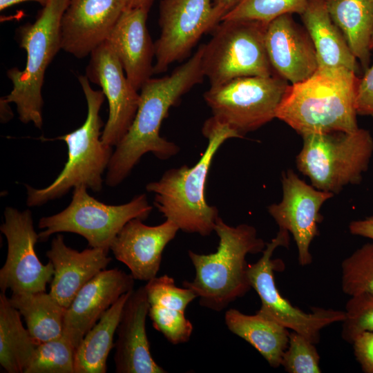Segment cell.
I'll use <instances>...</instances> for the list:
<instances>
[{"mask_svg": "<svg viewBox=\"0 0 373 373\" xmlns=\"http://www.w3.org/2000/svg\"><path fill=\"white\" fill-rule=\"evenodd\" d=\"M203 50L204 44L171 75L151 78L143 84L135 117L115 146L106 169V185L114 187L119 184L147 153L160 160H168L179 152L178 145L160 136V129L170 108L195 85L203 82Z\"/></svg>", "mask_w": 373, "mask_h": 373, "instance_id": "6da1fadb", "label": "cell"}, {"mask_svg": "<svg viewBox=\"0 0 373 373\" xmlns=\"http://www.w3.org/2000/svg\"><path fill=\"white\" fill-rule=\"evenodd\" d=\"M358 82L352 70L318 68L307 79L289 85L276 118L301 135L356 131Z\"/></svg>", "mask_w": 373, "mask_h": 373, "instance_id": "7a4b0ae2", "label": "cell"}, {"mask_svg": "<svg viewBox=\"0 0 373 373\" xmlns=\"http://www.w3.org/2000/svg\"><path fill=\"white\" fill-rule=\"evenodd\" d=\"M202 133L208 144L200 160L191 168L183 165L168 169L158 180L147 184L146 189L154 193L157 210L179 230L207 236L214 231L219 217L218 209L208 204L204 196L211 162L226 140L240 137L213 117L205 121Z\"/></svg>", "mask_w": 373, "mask_h": 373, "instance_id": "3957f363", "label": "cell"}, {"mask_svg": "<svg viewBox=\"0 0 373 373\" xmlns=\"http://www.w3.org/2000/svg\"><path fill=\"white\" fill-rule=\"evenodd\" d=\"M214 231L219 239L216 252L188 251L195 274L192 281H184L183 287L194 291L201 306L221 312L251 288L246 256L262 253L267 244L253 226H230L220 216Z\"/></svg>", "mask_w": 373, "mask_h": 373, "instance_id": "277c9868", "label": "cell"}, {"mask_svg": "<svg viewBox=\"0 0 373 373\" xmlns=\"http://www.w3.org/2000/svg\"><path fill=\"white\" fill-rule=\"evenodd\" d=\"M87 104V116L84 124L71 133L55 140L65 142L68 160L64 169L48 186L35 189L26 185L28 207L41 206L59 198L69 190L84 185L95 192L102 189L103 173L113 155V146L104 144L101 129L104 126L99 115L105 95L94 90L86 75L78 77Z\"/></svg>", "mask_w": 373, "mask_h": 373, "instance_id": "5b68a950", "label": "cell"}, {"mask_svg": "<svg viewBox=\"0 0 373 373\" xmlns=\"http://www.w3.org/2000/svg\"><path fill=\"white\" fill-rule=\"evenodd\" d=\"M69 1L48 0L34 23L19 28V45L26 52V65L23 70L15 67L7 72L12 89L3 99L16 104L21 122H32L38 128L43 126L45 72L61 49V22Z\"/></svg>", "mask_w": 373, "mask_h": 373, "instance_id": "8992f818", "label": "cell"}, {"mask_svg": "<svg viewBox=\"0 0 373 373\" xmlns=\"http://www.w3.org/2000/svg\"><path fill=\"white\" fill-rule=\"evenodd\" d=\"M302 136L297 168L314 187L334 193L345 185L361 181L373 154V138L369 131L358 128L352 132Z\"/></svg>", "mask_w": 373, "mask_h": 373, "instance_id": "52a82bcc", "label": "cell"}, {"mask_svg": "<svg viewBox=\"0 0 373 373\" xmlns=\"http://www.w3.org/2000/svg\"><path fill=\"white\" fill-rule=\"evenodd\" d=\"M84 185L73 189L72 200L61 212L41 218L38 227L40 241L60 232H70L83 236L93 248L110 250L111 244L124 226L133 218L146 220L153 207L145 194L130 202L110 205L90 196Z\"/></svg>", "mask_w": 373, "mask_h": 373, "instance_id": "ba28073f", "label": "cell"}, {"mask_svg": "<svg viewBox=\"0 0 373 373\" xmlns=\"http://www.w3.org/2000/svg\"><path fill=\"white\" fill-rule=\"evenodd\" d=\"M268 23L251 20L222 21L204 44L202 68L211 86L247 76L275 73L265 46Z\"/></svg>", "mask_w": 373, "mask_h": 373, "instance_id": "9c48e42d", "label": "cell"}, {"mask_svg": "<svg viewBox=\"0 0 373 373\" xmlns=\"http://www.w3.org/2000/svg\"><path fill=\"white\" fill-rule=\"evenodd\" d=\"M289 85L276 74L240 77L210 86L203 96L212 117L243 137L276 118Z\"/></svg>", "mask_w": 373, "mask_h": 373, "instance_id": "30bf717a", "label": "cell"}, {"mask_svg": "<svg viewBox=\"0 0 373 373\" xmlns=\"http://www.w3.org/2000/svg\"><path fill=\"white\" fill-rule=\"evenodd\" d=\"M289 232L279 229L276 236L267 243L260 259L248 266V276L261 300L258 313L269 317L287 329L305 336L316 344L320 340V332L324 327L336 322H343L345 311L315 307L306 313L294 307L278 291L275 283L274 261L271 257L275 249L287 247L289 242Z\"/></svg>", "mask_w": 373, "mask_h": 373, "instance_id": "8fae6325", "label": "cell"}, {"mask_svg": "<svg viewBox=\"0 0 373 373\" xmlns=\"http://www.w3.org/2000/svg\"><path fill=\"white\" fill-rule=\"evenodd\" d=\"M0 227L7 240L6 262L0 269V289L12 294L46 291L52 281L54 267L50 261L44 265L35 251L39 234L35 230L32 212L8 207Z\"/></svg>", "mask_w": 373, "mask_h": 373, "instance_id": "7c38bea8", "label": "cell"}, {"mask_svg": "<svg viewBox=\"0 0 373 373\" xmlns=\"http://www.w3.org/2000/svg\"><path fill=\"white\" fill-rule=\"evenodd\" d=\"M211 0H162L159 38L154 43V74L186 57L202 35L213 30Z\"/></svg>", "mask_w": 373, "mask_h": 373, "instance_id": "4fadbf2b", "label": "cell"}, {"mask_svg": "<svg viewBox=\"0 0 373 373\" xmlns=\"http://www.w3.org/2000/svg\"><path fill=\"white\" fill-rule=\"evenodd\" d=\"M90 55L86 76L102 88L108 102V117L101 140L106 145L115 146L132 124L140 103V93L128 80L118 57L106 40Z\"/></svg>", "mask_w": 373, "mask_h": 373, "instance_id": "5bb4252c", "label": "cell"}, {"mask_svg": "<svg viewBox=\"0 0 373 373\" xmlns=\"http://www.w3.org/2000/svg\"><path fill=\"white\" fill-rule=\"evenodd\" d=\"M282 188V200L269 205L268 212L279 229L292 234L298 262L301 266H307L312 261L309 249L318 233L321 208L334 193L309 185L291 170L283 173Z\"/></svg>", "mask_w": 373, "mask_h": 373, "instance_id": "9a60e30c", "label": "cell"}, {"mask_svg": "<svg viewBox=\"0 0 373 373\" xmlns=\"http://www.w3.org/2000/svg\"><path fill=\"white\" fill-rule=\"evenodd\" d=\"M126 0H70L61 22V49L78 59L104 42Z\"/></svg>", "mask_w": 373, "mask_h": 373, "instance_id": "2e32d148", "label": "cell"}, {"mask_svg": "<svg viewBox=\"0 0 373 373\" xmlns=\"http://www.w3.org/2000/svg\"><path fill=\"white\" fill-rule=\"evenodd\" d=\"M134 278L117 268L104 269L78 291L66 309L63 335L76 348L104 312L134 288Z\"/></svg>", "mask_w": 373, "mask_h": 373, "instance_id": "e0dca14e", "label": "cell"}, {"mask_svg": "<svg viewBox=\"0 0 373 373\" xmlns=\"http://www.w3.org/2000/svg\"><path fill=\"white\" fill-rule=\"evenodd\" d=\"M140 218L128 221L113 241L110 250L115 258L129 269L134 279L148 282L160 270L162 253L175 237L178 227L166 220L149 226Z\"/></svg>", "mask_w": 373, "mask_h": 373, "instance_id": "ac0fdd59", "label": "cell"}, {"mask_svg": "<svg viewBox=\"0 0 373 373\" xmlns=\"http://www.w3.org/2000/svg\"><path fill=\"white\" fill-rule=\"evenodd\" d=\"M265 46L275 73L291 84L307 79L318 69L312 41L291 14L280 16L267 24Z\"/></svg>", "mask_w": 373, "mask_h": 373, "instance_id": "d6986e66", "label": "cell"}, {"mask_svg": "<svg viewBox=\"0 0 373 373\" xmlns=\"http://www.w3.org/2000/svg\"><path fill=\"white\" fill-rule=\"evenodd\" d=\"M149 303L144 286L133 289L116 330L114 361L117 373H165L153 359L146 331Z\"/></svg>", "mask_w": 373, "mask_h": 373, "instance_id": "ffe728a7", "label": "cell"}, {"mask_svg": "<svg viewBox=\"0 0 373 373\" xmlns=\"http://www.w3.org/2000/svg\"><path fill=\"white\" fill-rule=\"evenodd\" d=\"M149 10L125 8L106 39L137 90L154 74L155 45L146 27Z\"/></svg>", "mask_w": 373, "mask_h": 373, "instance_id": "44dd1931", "label": "cell"}, {"mask_svg": "<svg viewBox=\"0 0 373 373\" xmlns=\"http://www.w3.org/2000/svg\"><path fill=\"white\" fill-rule=\"evenodd\" d=\"M108 252L93 247L79 252L68 247L62 235H57L46 252L54 267L50 294L67 309L82 287L106 269L112 260Z\"/></svg>", "mask_w": 373, "mask_h": 373, "instance_id": "7402d4cb", "label": "cell"}, {"mask_svg": "<svg viewBox=\"0 0 373 373\" xmlns=\"http://www.w3.org/2000/svg\"><path fill=\"white\" fill-rule=\"evenodd\" d=\"M149 303V316L154 328L173 345L187 343L193 333L191 322L185 311L197 298L188 287H179L166 275L156 276L144 285Z\"/></svg>", "mask_w": 373, "mask_h": 373, "instance_id": "603a6c76", "label": "cell"}, {"mask_svg": "<svg viewBox=\"0 0 373 373\" xmlns=\"http://www.w3.org/2000/svg\"><path fill=\"white\" fill-rule=\"evenodd\" d=\"M300 15L315 48L318 68H345L356 72V58L332 19L326 0H308Z\"/></svg>", "mask_w": 373, "mask_h": 373, "instance_id": "cb8c5ba5", "label": "cell"}, {"mask_svg": "<svg viewBox=\"0 0 373 373\" xmlns=\"http://www.w3.org/2000/svg\"><path fill=\"white\" fill-rule=\"evenodd\" d=\"M224 323L231 332L251 345L271 367L281 365L289 343L287 328L258 312L249 315L233 308L226 311Z\"/></svg>", "mask_w": 373, "mask_h": 373, "instance_id": "d4e9b609", "label": "cell"}, {"mask_svg": "<svg viewBox=\"0 0 373 373\" xmlns=\"http://www.w3.org/2000/svg\"><path fill=\"white\" fill-rule=\"evenodd\" d=\"M329 15L366 70L373 32V0H326Z\"/></svg>", "mask_w": 373, "mask_h": 373, "instance_id": "484cf974", "label": "cell"}, {"mask_svg": "<svg viewBox=\"0 0 373 373\" xmlns=\"http://www.w3.org/2000/svg\"><path fill=\"white\" fill-rule=\"evenodd\" d=\"M131 291L122 295L84 336L76 350L75 373H105L124 304Z\"/></svg>", "mask_w": 373, "mask_h": 373, "instance_id": "4316f807", "label": "cell"}, {"mask_svg": "<svg viewBox=\"0 0 373 373\" xmlns=\"http://www.w3.org/2000/svg\"><path fill=\"white\" fill-rule=\"evenodd\" d=\"M11 305L23 316L37 345L63 334L66 308L46 291L12 294Z\"/></svg>", "mask_w": 373, "mask_h": 373, "instance_id": "83f0119b", "label": "cell"}, {"mask_svg": "<svg viewBox=\"0 0 373 373\" xmlns=\"http://www.w3.org/2000/svg\"><path fill=\"white\" fill-rule=\"evenodd\" d=\"M4 292L0 294V364L8 373H23L37 346Z\"/></svg>", "mask_w": 373, "mask_h": 373, "instance_id": "f1b7e54d", "label": "cell"}, {"mask_svg": "<svg viewBox=\"0 0 373 373\" xmlns=\"http://www.w3.org/2000/svg\"><path fill=\"white\" fill-rule=\"evenodd\" d=\"M75 352L63 334L39 344L23 373H75Z\"/></svg>", "mask_w": 373, "mask_h": 373, "instance_id": "f546056e", "label": "cell"}, {"mask_svg": "<svg viewBox=\"0 0 373 373\" xmlns=\"http://www.w3.org/2000/svg\"><path fill=\"white\" fill-rule=\"evenodd\" d=\"M341 287L350 296L373 294V242L363 245L342 262Z\"/></svg>", "mask_w": 373, "mask_h": 373, "instance_id": "4dcf8cb0", "label": "cell"}, {"mask_svg": "<svg viewBox=\"0 0 373 373\" xmlns=\"http://www.w3.org/2000/svg\"><path fill=\"white\" fill-rule=\"evenodd\" d=\"M308 0H239L221 21L251 20L269 23L286 14L300 15Z\"/></svg>", "mask_w": 373, "mask_h": 373, "instance_id": "1f68e13d", "label": "cell"}, {"mask_svg": "<svg viewBox=\"0 0 373 373\" xmlns=\"http://www.w3.org/2000/svg\"><path fill=\"white\" fill-rule=\"evenodd\" d=\"M320 356L314 343L301 334L292 332L283 353L281 365L289 373L321 372Z\"/></svg>", "mask_w": 373, "mask_h": 373, "instance_id": "d6a6232c", "label": "cell"}, {"mask_svg": "<svg viewBox=\"0 0 373 373\" xmlns=\"http://www.w3.org/2000/svg\"><path fill=\"white\" fill-rule=\"evenodd\" d=\"M342 338L349 343L363 332H373V294H361L351 296L345 305Z\"/></svg>", "mask_w": 373, "mask_h": 373, "instance_id": "836d02e7", "label": "cell"}, {"mask_svg": "<svg viewBox=\"0 0 373 373\" xmlns=\"http://www.w3.org/2000/svg\"><path fill=\"white\" fill-rule=\"evenodd\" d=\"M357 114L373 116V64L365 70L359 82L356 95Z\"/></svg>", "mask_w": 373, "mask_h": 373, "instance_id": "e575fe53", "label": "cell"}, {"mask_svg": "<svg viewBox=\"0 0 373 373\" xmlns=\"http://www.w3.org/2000/svg\"><path fill=\"white\" fill-rule=\"evenodd\" d=\"M352 345L355 357L363 371L373 373V332L362 333Z\"/></svg>", "mask_w": 373, "mask_h": 373, "instance_id": "d590c367", "label": "cell"}, {"mask_svg": "<svg viewBox=\"0 0 373 373\" xmlns=\"http://www.w3.org/2000/svg\"><path fill=\"white\" fill-rule=\"evenodd\" d=\"M352 234L370 238L373 240V216L354 220L349 225Z\"/></svg>", "mask_w": 373, "mask_h": 373, "instance_id": "8d00e7d4", "label": "cell"}, {"mask_svg": "<svg viewBox=\"0 0 373 373\" xmlns=\"http://www.w3.org/2000/svg\"><path fill=\"white\" fill-rule=\"evenodd\" d=\"M238 1L239 0L214 1V3H213V30L220 22L222 18L238 3Z\"/></svg>", "mask_w": 373, "mask_h": 373, "instance_id": "74e56055", "label": "cell"}, {"mask_svg": "<svg viewBox=\"0 0 373 373\" xmlns=\"http://www.w3.org/2000/svg\"><path fill=\"white\" fill-rule=\"evenodd\" d=\"M25 1H35L39 3L42 7L45 6L48 0H0V10H3L13 5H16Z\"/></svg>", "mask_w": 373, "mask_h": 373, "instance_id": "f35d334b", "label": "cell"}, {"mask_svg": "<svg viewBox=\"0 0 373 373\" xmlns=\"http://www.w3.org/2000/svg\"><path fill=\"white\" fill-rule=\"evenodd\" d=\"M153 0H126V8L143 7L150 9Z\"/></svg>", "mask_w": 373, "mask_h": 373, "instance_id": "ab89813d", "label": "cell"}, {"mask_svg": "<svg viewBox=\"0 0 373 373\" xmlns=\"http://www.w3.org/2000/svg\"><path fill=\"white\" fill-rule=\"evenodd\" d=\"M370 48H371V50L373 49V32H372V38H371V41H370Z\"/></svg>", "mask_w": 373, "mask_h": 373, "instance_id": "60d3db41", "label": "cell"}]
</instances>
